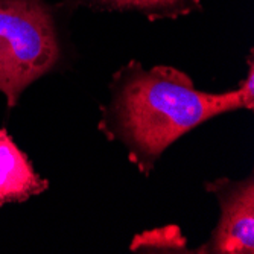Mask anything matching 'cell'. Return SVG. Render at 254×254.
<instances>
[{
	"mask_svg": "<svg viewBox=\"0 0 254 254\" xmlns=\"http://www.w3.org/2000/svg\"><path fill=\"white\" fill-rule=\"evenodd\" d=\"M238 108H245L239 90L205 93L174 67L145 68L131 61L113 76L99 129L110 140L124 145L138 171L149 174L161 154L181 135Z\"/></svg>",
	"mask_w": 254,
	"mask_h": 254,
	"instance_id": "cell-1",
	"label": "cell"
},
{
	"mask_svg": "<svg viewBox=\"0 0 254 254\" xmlns=\"http://www.w3.org/2000/svg\"><path fill=\"white\" fill-rule=\"evenodd\" d=\"M61 61V43L44 0H0V93L15 107L34 81Z\"/></svg>",
	"mask_w": 254,
	"mask_h": 254,
	"instance_id": "cell-2",
	"label": "cell"
},
{
	"mask_svg": "<svg viewBox=\"0 0 254 254\" xmlns=\"http://www.w3.org/2000/svg\"><path fill=\"white\" fill-rule=\"evenodd\" d=\"M221 207V219L212 239L199 253L251 254L254 251V184L253 178L230 181L227 178L207 184Z\"/></svg>",
	"mask_w": 254,
	"mask_h": 254,
	"instance_id": "cell-3",
	"label": "cell"
},
{
	"mask_svg": "<svg viewBox=\"0 0 254 254\" xmlns=\"http://www.w3.org/2000/svg\"><path fill=\"white\" fill-rule=\"evenodd\" d=\"M49 183L43 180L5 128H0V207L25 202L43 193Z\"/></svg>",
	"mask_w": 254,
	"mask_h": 254,
	"instance_id": "cell-4",
	"label": "cell"
},
{
	"mask_svg": "<svg viewBox=\"0 0 254 254\" xmlns=\"http://www.w3.org/2000/svg\"><path fill=\"white\" fill-rule=\"evenodd\" d=\"M90 6L110 11H137L149 20L178 18L199 9V0H85Z\"/></svg>",
	"mask_w": 254,
	"mask_h": 254,
	"instance_id": "cell-5",
	"label": "cell"
},
{
	"mask_svg": "<svg viewBox=\"0 0 254 254\" xmlns=\"http://www.w3.org/2000/svg\"><path fill=\"white\" fill-rule=\"evenodd\" d=\"M184 239L181 238L177 227H166L163 230H154L145 233L140 238H135L132 248L138 250H165V251H180L184 248Z\"/></svg>",
	"mask_w": 254,
	"mask_h": 254,
	"instance_id": "cell-6",
	"label": "cell"
}]
</instances>
